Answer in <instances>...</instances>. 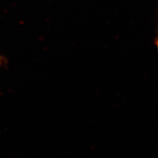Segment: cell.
<instances>
[{
  "instance_id": "cell-1",
  "label": "cell",
  "mask_w": 158,
  "mask_h": 158,
  "mask_svg": "<svg viewBox=\"0 0 158 158\" xmlns=\"http://www.w3.org/2000/svg\"><path fill=\"white\" fill-rule=\"evenodd\" d=\"M2 59L0 57V65H1V64H2Z\"/></svg>"
}]
</instances>
